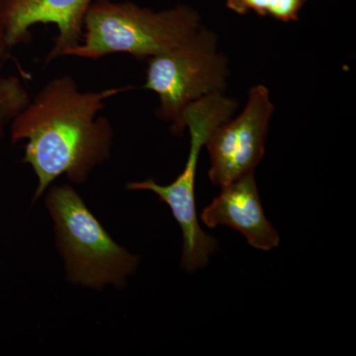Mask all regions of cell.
I'll return each mask as SVG.
<instances>
[{
    "label": "cell",
    "instance_id": "cell-1",
    "mask_svg": "<svg viewBox=\"0 0 356 356\" xmlns=\"http://www.w3.org/2000/svg\"><path fill=\"white\" fill-rule=\"evenodd\" d=\"M132 88L83 92L74 77L63 76L51 79L30 99L9 129L13 144L26 140L22 161L31 166L38 180L33 202L58 178L83 184L108 161L114 129L99 114L106 100Z\"/></svg>",
    "mask_w": 356,
    "mask_h": 356
},
{
    "label": "cell",
    "instance_id": "cell-2",
    "mask_svg": "<svg viewBox=\"0 0 356 356\" xmlns=\"http://www.w3.org/2000/svg\"><path fill=\"white\" fill-rule=\"evenodd\" d=\"M201 27L200 15L186 4L154 11L130 1L95 0L84 17L81 43L65 57L98 60L129 54L149 60L184 43Z\"/></svg>",
    "mask_w": 356,
    "mask_h": 356
},
{
    "label": "cell",
    "instance_id": "cell-3",
    "mask_svg": "<svg viewBox=\"0 0 356 356\" xmlns=\"http://www.w3.org/2000/svg\"><path fill=\"white\" fill-rule=\"evenodd\" d=\"M44 194L67 282L92 290L125 287L140 257L115 242L70 185H51Z\"/></svg>",
    "mask_w": 356,
    "mask_h": 356
},
{
    "label": "cell",
    "instance_id": "cell-4",
    "mask_svg": "<svg viewBox=\"0 0 356 356\" xmlns=\"http://www.w3.org/2000/svg\"><path fill=\"white\" fill-rule=\"evenodd\" d=\"M228 76L217 35L202 26L184 43L147 60L144 88L158 95L159 118L181 135L186 109L206 96L224 93Z\"/></svg>",
    "mask_w": 356,
    "mask_h": 356
},
{
    "label": "cell",
    "instance_id": "cell-5",
    "mask_svg": "<svg viewBox=\"0 0 356 356\" xmlns=\"http://www.w3.org/2000/svg\"><path fill=\"white\" fill-rule=\"evenodd\" d=\"M227 103L216 96H208L193 103L184 113L185 127L191 134V149L184 170L168 185L153 178L129 182L128 191L153 192L172 211L184 236L181 266L195 271L207 266L209 257L218 250L216 238L204 233L199 224L195 201V179L199 154L215 128L229 117Z\"/></svg>",
    "mask_w": 356,
    "mask_h": 356
},
{
    "label": "cell",
    "instance_id": "cell-6",
    "mask_svg": "<svg viewBox=\"0 0 356 356\" xmlns=\"http://www.w3.org/2000/svg\"><path fill=\"white\" fill-rule=\"evenodd\" d=\"M273 112L268 89L259 84L248 91L242 113L213 130L205 144L213 184L222 188L254 172L266 153V134Z\"/></svg>",
    "mask_w": 356,
    "mask_h": 356
},
{
    "label": "cell",
    "instance_id": "cell-7",
    "mask_svg": "<svg viewBox=\"0 0 356 356\" xmlns=\"http://www.w3.org/2000/svg\"><path fill=\"white\" fill-rule=\"evenodd\" d=\"M2 17L9 48L24 43L33 26L54 24L58 35L48 62L67 56L81 43L83 22L95 0H1Z\"/></svg>",
    "mask_w": 356,
    "mask_h": 356
},
{
    "label": "cell",
    "instance_id": "cell-8",
    "mask_svg": "<svg viewBox=\"0 0 356 356\" xmlns=\"http://www.w3.org/2000/svg\"><path fill=\"white\" fill-rule=\"evenodd\" d=\"M201 219L211 229L228 226L240 232L257 250L268 252L280 243L277 231L264 214L254 172L222 187L220 195L204 209Z\"/></svg>",
    "mask_w": 356,
    "mask_h": 356
},
{
    "label": "cell",
    "instance_id": "cell-9",
    "mask_svg": "<svg viewBox=\"0 0 356 356\" xmlns=\"http://www.w3.org/2000/svg\"><path fill=\"white\" fill-rule=\"evenodd\" d=\"M308 0H226L227 8L238 15L254 11L262 17H271L281 22L299 19V13Z\"/></svg>",
    "mask_w": 356,
    "mask_h": 356
},
{
    "label": "cell",
    "instance_id": "cell-10",
    "mask_svg": "<svg viewBox=\"0 0 356 356\" xmlns=\"http://www.w3.org/2000/svg\"><path fill=\"white\" fill-rule=\"evenodd\" d=\"M30 99L29 91L19 77L0 72V140Z\"/></svg>",
    "mask_w": 356,
    "mask_h": 356
},
{
    "label": "cell",
    "instance_id": "cell-11",
    "mask_svg": "<svg viewBox=\"0 0 356 356\" xmlns=\"http://www.w3.org/2000/svg\"><path fill=\"white\" fill-rule=\"evenodd\" d=\"M11 50L7 44L6 26L2 17V1L0 0V60L6 55L7 51Z\"/></svg>",
    "mask_w": 356,
    "mask_h": 356
}]
</instances>
